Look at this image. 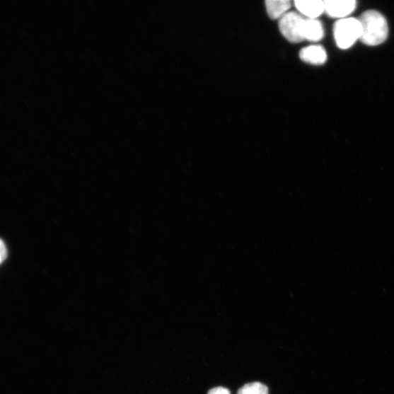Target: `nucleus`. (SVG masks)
<instances>
[{
  "instance_id": "obj_7",
  "label": "nucleus",
  "mask_w": 394,
  "mask_h": 394,
  "mask_svg": "<svg viewBox=\"0 0 394 394\" xmlns=\"http://www.w3.org/2000/svg\"><path fill=\"white\" fill-rule=\"evenodd\" d=\"M324 35L323 27L321 22L317 19H306L303 28V37L304 40L310 41H319Z\"/></svg>"
},
{
  "instance_id": "obj_5",
  "label": "nucleus",
  "mask_w": 394,
  "mask_h": 394,
  "mask_svg": "<svg viewBox=\"0 0 394 394\" xmlns=\"http://www.w3.org/2000/svg\"><path fill=\"white\" fill-rule=\"evenodd\" d=\"M294 5L299 13L308 19H316L325 12L324 1L321 0H297Z\"/></svg>"
},
{
  "instance_id": "obj_8",
  "label": "nucleus",
  "mask_w": 394,
  "mask_h": 394,
  "mask_svg": "<svg viewBox=\"0 0 394 394\" xmlns=\"http://www.w3.org/2000/svg\"><path fill=\"white\" fill-rule=\"evenodd\" d=\"M291 4L289 0H267L266 8L270 18L278 19L288 13Z\"/></svg>"
},
{
  "instance_id": "obj_2",
  "label": "nucleus",
  "mask_w": 394,
  "mask_h": 394,
  "mask_svg": "<svg viewBox=\"0 0 394 394\" xmlns=\"http://www.w3.org/2000/svg\"><path fill=\"white\" fill-rule=\"evenodd\" d=\"M334 37L338 47L347 50L361 37L359 18H346L338 20L334 27Z\"/></svg>"
},
{
  "instance_id": "obj_9",
  "label": "nucleus",
  "mask_w": 394,
  "mask_h": 394,
  "mask_svg": "<svg viewBox=\"0 0 394 394\" xmlns=\"http://www.w3.org/2000/svg\"><path fill=\"white\" fill-rule=\"evenodd\" d=\"M238 394H269V389L262 383L253 382L241 388Z\"/></svg>"
},
{
  "instance_id": "obj_6",
  "label": "nucleus",
  "mask_w": 394,
  "mask_h": 394,
  "mask_svg": "<svg viewBox=\"0 0 394 394\" xmlns=\"http://www.w3.org/2000/svg\"><path fill=\"white\" fill-rule=\"evenodd\" d=\"M299 57L306 63L320 65L327 62L328 54L325 49L321 45H314L301 50Z\"/></svg>"
},
{
  "instance_id": "obj_10",
  "label": "nucleus",
  "mask_w": 394,
  "mask_h": 394,
  "mask_svg": "<svg viewBox=\"0 0 394 394\" xmlns=\"http://www.w3.org/2000/svg\"><path fill=\"white\" fill-rule=\"evenodd\" d=\"M7 257V249L2 240H0V264Z\"/></svg>"
},
{
  "instance_id": "obj_3",
  "label": "nucleus",
  "mask_w": 394,
  "mask_h": 394,
  "mask_svg": "<svg viewBox=\"0 0 394 394\" xmlns=\"http://www.w3.org/2000/svg\"><path fill=\"white\" fill-rule=\"evenodd\" d=\"M305 18L295 12H289L279 22V29L284 37L291 42H300L304 40L303 28Z\"/></svg>"
},
{
  "instance_id": "obj_4",
  "label": "nucleus",
  "mask_w": 394,
  "mask_h": 394,
  "mask_svg": "<svg viewBox=\"0 0 394 394\" xmlns=\"http://www.w3.org/2000/svg\"><path fill=\"white\" fill-rule=\"evenodd\" d=\"M325 13L332 18L343 19L347 18L357 7L354 0H327L324 1Z\"/></svg>"
},
{
  "instance_id": "obj_1",
  "label": "nucleus",
  "mask_w": 394,
  "mask_h": 394,
  "mask_svg": "<svg viewBox=\"0 0 394 394\" xmlns=\"http://www.w3.org/2000/svg\"><path fill=\"white\" fill-rule=\"evenodd\" d=\"M361 25V37L363 43L376 46L383 43L388 35V22L378 11L364 12L359 18Z\"/></svg>"
},
{
  "instance_id": "obj_11",
  "label": "nucleus",
  "mask_w": 394,
  "mask_h": 394,
  "mask_svg": "<svg viewBox=\"0 0 394 394\" xmlns=\"http://www.w3.org/2000/svg\"><path fill=\"white\" fill-rule=\"evenodd\" d=\"M207 394H231L228 389L224 387H216L208 391Z\"/></svg>"
}]
</instances>
